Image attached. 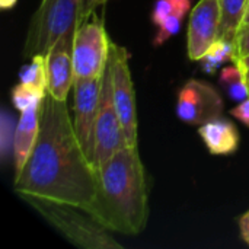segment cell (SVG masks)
Returning a JSON list of instances; mask_svg holds the SVG:
<instances>
[{
	"label": "cell",
	"instance_id": "16",
	"mask_svg": "<svg viewBox=\"0 0 249 249\" xmlns=\"http://www.w3.org/2000/svg\"><path fill=\"white\" fill-rule=\"evenodd\" d=\"M220 85L226 89L232 101L241 102L249 98V88L245 77V70L238 63H233L232 66H228L222 70Z\"/></svg>",
	"mask_w": 249,
	"mask_h": 249
},
{
	"label": "cell",
	"instance_id": "15",
	"mask_svg": "<svg viewBox=\"0 0 249 249\" xmlns=\"http://www.w3.org/2000/svg\"><path fill=\"white\" fill-rule=\"evenodd\" d=\"M249 0H220L219 38L235 41L248 9Z\"/></svg>",
	"mask_w": 249,
	"mask_h": 249
},
{
	"label": "cell",
	"instance_id": "28",
	"mask_svg": "<svg viewBox=\"0 0 249 249\" xmlns=\"http://www.w3.org/2000/svg\"><path fill=\"white\" fill-rule=\"evenodd\" d=\"M105 1H107V0H102V3H105Z\"/></svg>",
	"mask_w": 249,
	"mask_h": 249
},
{
	"label": "cell",
	"instance_id": "7",
	"mask_svg": "<svg viewBox=\"0 0 249 249\" xmlns=\"http://www.w3.org/2000/svg\"><path fill=\"white\" fill-rule=\"evenodd\" d=\"M109 60L112 67V93L115 108L123 125L125 146H137L136 93L128 66V51L111 42Z\"/></svg>",
	"mask_w": 249,
	"mask_h": 249
},
{
	"label": "cell",
	"instance_id": "14",
	"mask_svg": "<svg viewBox=\"0 0 249 249\" xmlns=\"http://www.w3.org/2000/svg\"><path fill=\"white\" fill-rule=\"evenodd\" d=\"M198 134L207 150L216 156L232 155L239 147V131L236 125L222 117L201 124Z\"/></svg>",
	"mask_w": 249,
	"mask_h": 249
},
{
	"label": "cell",
	"instance_id": "27",
	"mask_svg": "<svg viewBox=\"0 0 249 249\" xmlns=\"http://www.w3.org/2000/svg\"><path fill=\"white\" fill-rule=\"evenodd\" d=\"M245 77H247V83H248L249 88V70H245Z\"/></svg>",
	"mask_w": 249,
	"mask_h": 249
},
{
	"label": "cell",
	"instance_id": "17",
	"mask_svg": "<svg viewBox=\"0 0 249 249\" xmlns=\"http://www.w3.org/2000/svg\"><path fill=\"white\" fill-rule=\"evenodd\" d=\"M200 61L203 69L210 74L214 73L226 61L235 63V41L217 38Z\"/></svg>",
	"mask_w": 249,
	"mask_h": 249
},
{
	"label": "cell",
	"instance_id": "2",
	"mask_svg": "<svg viewBox=\"0 0 249 249\" xmlns=\"http://www.w3.org/2000/svg\"><path fill=\"white\" fill-rule=\"evenodd\" d=\"M98 172L99 190L90 216L111 232L142 233L149 217V187L139 147L124 146Z\"/></svg>",
	"mask_w": 249,
	"mask_h": 249
},
{
	"label": "cell",
	"instance_id": "10",
	"mask_svg": "<svg viewBox=\"0 0 249 249\" xmlns=\"http://www.w3.org/2000/svg\"><path fill=\"white\" fill-rule=\"evenodd\" d=\"M220 0H200L190 15L188 23V57L200 61L210 45L219 38Z\"/></svg>",
	"mask_w": 249,
	"mask_h": 249
},
{
	"label": "cell",
	"instance_id": "12",
	"mask_svg": "<svg viewBox=\"0 0 249 249\" xmlns=\"http://www.w3.org/2000/svg\"><path fill=\"white\" fill-rule=\"evenodd\" d=\"M39 107L34 105L20 112L13 133V162L15 174L18 175L25 166L35 146L39 133Z\"/></svg>",
	"mask_w": 249,
	"mask_h": 249
},
{
	"label": "cell",
	"instance_id": "13",
	"mask_svg": "<svg viewBox=\"0 0 249 249\" xmlns=\"http://www.w3.org/2000/svg\"><path fill=\"white\" fill-rule=\"evenodd\" d=\"M190 6L191 0H156L152 12V22L158 28L153 39L155 45H162L166 39L179 32Z\"/></svg>",
	"mask_w": 249,
	"mask_h": 249
},
{
	"label": "cell",
	"instance_id": "24",
	"mask_svg": "<svg viewBox=\"0 0 249 249\" xmlns=\"http://www.w3.org/2000/svg\"><path fill=\"white\" fill-rule=\"evenodd\" d=\"M16 4V0H0V6L3 9H10Z\"/></svg>",
	"mask_w": 249,
	"mask_h": 249
},
{
	"label": "cell",
	"instance_id": "9",
	"mask_svg": "<svg viewBox=\"0 0 249 249\" xmlns=\"http://www.w3.org/2000/svg\"><path fill=\"white\" fill-rule=\"evenodd\" d=\"M74 120L73 125L80 146L93 163L95 159V127L98 117L101 77L93 79H76L74 85ZM95 165V163H93Z\"/></svg>",
	"mask_w": 249,
	"mask_h": 249
},
{
	"label": "cell",
	"instance_id": "26",
	"mask_svg": "<svg viewBox=\"0 0 249 249\" xmlns=\"http://www.w3.org/2000/svg\"><path fill=\"white\" fill-rule=\"evenodd\" d=\"M249 28V3H248V9H247V13H245V18H244V22H242V28H241V31L242 29H247Z\"/></svg>",
	"mask_w": 249,
	"mask_h": 249
},
{
	"label": "cell",
	"instance_id": "21",
	"mask_svg": "<svg viewBox=\"0 0 249 249\" xmlns=\"http://www.w3.org/2000/svg\"><path fill=\"white\" fill-rule=\"evenodd\" d=\"M99 4H104L102 0H82V4H80V16H79V25H82L83 22H86L95 12V9L99 6ZM77 25V26H79Z\"/></svg>",
	"mask_w": 249,
	"mask_h": 249
},
{
	"label": "cell",
	"instance_id": "1",
	"mask_svg": "<svg viewBox=\"0 0 249 249\" xmlns=\"http://www.w3.org/2000/svg\"><path fill=\"white\" fill-rule=\"evenodd\" d=\"M99 190V172L85 155L66 101L48 92L39 107V133L15 191L34 198L92 213Z\"/></svg>",
	"mask_w": 249,
	"mask_h": 249
},
{
	"label": "cell",
	"instance_id": "8",
	"mask_svg": "<svg viewBox=\"0 0 249 249\" xmlns=\"http://www.w3.org/2000/svg\"><path fill=\"white\" fill-rule=\"evenodd\" d=\"M223 112L220 93L207 82L191 79L178 93L177 115L190 125H201L219 118Z\"/></svg>",
	"mask_w": 249,
	"mask_h": 249
},
{
	"label": "cell",
	"instance_id": "23",
	"mask_svg": "<svg viewBox=\"0 0 249 249\" xmlns=\"http://www.w3.org/2000/svg\"><path fill=\"white\" fill-rule=\"evenodd\" d=\"M239 229H241V236L242 239L249 245V212L241 216L239 219Z\"/></svg>",
	"mask_w": 249,
	"mask_h": 249
},
{
	"label": "cell",
	"instance_id": "25",
	"mask_svg": "<svg viewBox=\"0 0 249 249\" xmlns=\"http://www.w3.org/2000/svg\"><path fill=\"white\" fill-rule=\"evenodd\" d=\"M235 63H238L244 70H249V55L248 57H244V58H241V60H238V61H235Z\"/></svg>",
	"mask_w": 249,
	"mask_h": 249
},
{
	"label": "cell",
	"instance_id": "19",
	"mask_svg": "<svg viewBox=\"0 0 249 249\" xmlns=\"http://www.w3.org/2000/svg\"><path fill=\"white\" fill-rule=\"evenodd\" d=\"M19 80L35 85L47 90V60L45 55L36 54L29 64H25L19 71Z\"/></svg>",
	"mask_w": 249,
	"mask_h": 249
},
{
	"label": "cell",
	"instance_id": "22",
	"mask_svg": "<svg viewBox=\"0 0 249 249\" xmlns=\"http://www.w3.org/2000/svg\"><path fill=\"white\" fill-rule=\"evenodd\" d=\"M231 115L235 117L238 121L244 123L245 125H248L249 127V98L241 101L238 107L232 108V109H231Z\"/></svg>",
	"mask_w": 249,
	"mask_h": 249
},
{
	"label": "cell",
	"instance_id": "4",
	"mask_svg": "<svg viewBox=\"0 0 249 249\" xmlns=\"http://www.w3.org/2000/svg\"><path fill=\"white\" fill-rule=\"evenodd\" d=\"M80 4L82 0H42L32 16L23 47V57L47 55L66 32L76 29Z\"/></svg>",
	"mask_w": 249,
	"mask_h": 249
},
{
	"label": "cell",
	"instance_id": "5",
	"mask_svg": "<svg viewBox=\"0 0 249 249\" xmlns=\"http://www.w3.org/2000/svg\"><path fill=\"white\" fill-rule=\"evenodd\" d=\"M125 146L123 125L115 108L112 93V67L108 58L101 76L98 117L95 127V159L96 169L104 166L120 149Z\"/></svg>",
	"mask_w": 249,
	"mask_h": 249
},
{
	"label": "cell",
	"instance_id": "20",
	"mask_svg": "<svg viewBox=\"0 0 249 249\" xmlns=\"http://www.w3.org/2000/svg\"><path fill=\"white\" fill-rule=\"evenodd\" d=\"M249 55V28L239 31L235 39V61Z\"/></svg>",
	"mask_w": 249,
	"mask_h": 249
},
{
	"label": "cell",
	"instance_id": "3",
	"mask_svg": "<svg viewBox=\"0 0 249 249\" xmlns=\"http://www.w3.org/2000/svg\"><path fill=\"white\" fill-rule=\"evenodd\" d=\"M39 214H42L64 238H67L76 247L86 249H121V244H118L107 228H104L98 220H95L85 210L26 198Z\"/></svg>",
	"mask_w": 249,
	"mask_h": 249
},
{
	"label": "cell",
	"instance_id": "6",
	"mask_svg": "<svg viewBox=\"0 0 249 249\" xmlns=\"http://www.w3.org/2000/svg\"><path fill=\"white\" fill-rule=\"evenodd\" d=\"M111 51V41L102 19L86 20L76 28L73 64L76 79L101 77Z\"/></svg>",
	"mask_w": 249,
	"mask_h": 249
},
{
	"label": "cell",
	"instance_id": "18",
	"mask_svg": "<svg viewBox=\"0 0 249 249\" xmlns=\"http://www.w3.org/2000/svg\"><path fill=\"white\" fill-rule=\"evenodd\" d=\"M45 95H47L45 89L35 85L19 82V85H16L15 89L12 90V102L13 107L22 112L34 105H41Z\"/></svg>",
	"mask_w": 249,
	"mask_h": 249
},
{
	"label": "cell",
	"instance_id": "11",
	"mask_svg": "<svg viewBox=\"0 0 249 249\" xmlns=\"http://www.w3.org/2000/svg\"><path fill=\"white\" fill-rule=\"evenodd\" d=\"M74 32H66L48 51L47 60V92L58 99L67 101L70 88L74 85V64H73V44Z\"/></svg>",
	"mask_w": 249,
	"mask_h": 249
}]
</instances>
